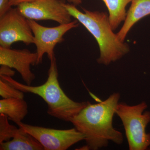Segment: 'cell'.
Instances as JSON below:
<instances>
[{"mask_svg": "<svg viewBox=\"0 0 150 150\" xmlns=\"http://www.w3.org/2000/svg\"><path fill=\"white\" fill-rule=\"evenodd\" d=\"M24 93L16 88L5 81L0 79V96L3 98H19L23 99Z\"/></svg>", "mask_w": 150, "mask_h": 150, "instance_id": "15", "label": "cell"}, {"mask_svg": "<svg viewBox=\"0 0 150 150\" xmlns=\"http://www.w3.org/2000/svg\"><path fill=\"white\" fill-rule=\"evenodd\" d=\"M1 150H43L42 145L35 138L19 127L12 139L0 144Z\"/></svg>", "mask_w": 150, "mask_h": 150, "instance_id": "11", "label": "cell"}, {"mask_svg": "<svg viewBox=\"0 0 150 150\" xmlns=\"http://www.w3.org/2000/svg\"><path fill=\"white\" fill-rule=\"evenodd\" d=\"M50 62L47 81L41 85L34 86L23 84L15 80L12 77L2 75H0V79L23 93H33L40 96L47 103V112L49 115L62 121L70 122L71 118L90 102H76L67 96L59 84L55 56Z\"/></svg>", "mask_w": 150, "mask_h": 150, "instance_id": "3", "label": "cell"}, {"mask_svg": "<svg viewBox=\"0 0 150 150\" xmlns=\"http://www.w3.org/2000/svg\"><path fill=\"white\" fill-rule=\"evenodd\" d=\"M150 15V0H131L126 18L121 29L117 33L119 40L124 42L131 28L145 17Z\"/></svg>", "mask_w": 150, "mask_h": 150, "instance_id": "10", "label": "cell"}, {"mask_svg": "<svg viewBox=\"0 0 150 150\" xmlns=\"http://www.w3.org/2000/svg\"><path fill=\"white\" fill-rule=\"evenodd\" d=\"M108 11V18L112 30H115L124 21L127 12L126 7L131 0H102Z\"/></svg>", "mask_w": 150, "mask_h": 150, "instance_id": "13", "label": "cell"}, {"mask_svg": "<svg viewBox=\"0 0 150 150\" xmlns=\"http://www.w3.org/2000/svg\"><path fill=\"white\" fill-rule=\"evenodd\" d=\"M64 3L62 0H35L22 3L17 8L28 19L52 20L59 24H67L72 21V16Z\"/></svg>", "mask_w": 150, "mask_h": 150, "instance_id": "8", "label": "cell"}, {"mask_svg": "<svg viewBox=\"0 0 150 150\" xmlns=\"http://www.w3.org/2000/svg\"><path fill=\"white\" fill-rule=\"evenodd\" d=\"M11 8L9 0H0V17L2 16Z\"/></svg>", "mask_w": 150, "mask_h": 150, "instance_id": "16", "label": "cell"}, {"mask_svg": "<svg viewBox=\"0 0 150 150\" xmlns=\"http://www.w3.org/2000/svg\"><path fill=\"white\" fill-rule=\"evenodd\" d=\"M34 35L28 19L17 8H11L0 17V46L11 48L13 43L22 42L28 46L34 43Z\"/></svg>", "mask_w": 150, "mask_h": 150, "instance_id": "7", "label": "cell"}, {"mask_svg": "<svg viewBox=\"0 0 150 150\" xmlns=\"http://www.w3.org/2000/svg\"><path fill=\"white\" fill-rule=\"evenodd\" d=\"M35 0H9L10 4L11 6H18L22 3L29 2L33 1Z\"/></svg>", "mask_w": 150, "mask_h": 150, "instance_id": "18", "label": "cell"}, {"mask_svg": "<svg viewBox=\"0 0 150 150\" xmlns=\"http://www.w3.org/2000/svg\"><path fill=\"white\" fill-rule=\"evenodd\" d=\"M8 120L6 115L0 114V144L13 139L18 131V128L10 124Z\"/></svg>", "mask_w": 150, "mask_h": 150, "instance_id": "14", "label": "cell"}, {"mask_svg": "<svg viewBox=\"0 0 150 150\" xmlns=\"http://www.w3.org/2000/svg\"><path fill=\"white\" fill-rule=\"evenodd\" d=\"M145 102L131 105L119 103L116 114L120 118L125 129L130 150H145L150 146V134L146 128L150 122V111Z\"/></svg>", "mask_w": 150, "mask_h": 150, "instance_id": "4", "label": "cell"}, {"mask_svg": "<svg viewBox=\"0 0 150 150\" xmlns=\"http://www.w3.org/2000/svg\"><path fill=\"white\" fill-rule=\"evenodd\" d=\"M16 124L35 138L44 150H66L85 139L84 135L75 128L59 130L32 126L22 122Z\"/></svg>", "mask_w": 150, "mask_h": 150, "instance_id": "5", "label": "cell"}, {"mask_svg": "<svg viewBox=\"0 0 150 150\" xmlns=\"http://www.w3.org/2000/svg\"><path fill=\"white\" fill-rule=\"evenodd\" d=\"M28 112V105L22 98H11L0 100V114L16 123L21 122Z\"/></svg>", "mask_w": 150, "mask_h": 150, "instance_id": "12", "label": "cell"}, {"mask_svg": "<svg viewBox=\"0 0 150 150\" xmlns=\"http://www.w3.org/2000/svg\"><path fill=\"white\" fill-rule=\"evenodd\" d=\"M64 6L72 17L81 23L96 40L100 53L97 60L98 64L107 66L129 53V45L119 40L114 33L106 13L85 8H83V13L73 4L64 2Z\"/></svg>", "mask_w": 150, "mask_h": 150, "instance_id": "2", "label": "cell"}, {"mask_svg": "<svg viewBox=\"0 0 150 150\" xmlns=\"http://www.w3.org/2000/svg\"><path fill=\"white\" fill-rule=\"evenodd\" d=\"M120 98V94L114 93L102 102L90 103L71 118L70 122L85 137L84 149L98 150L107 146L110 142L117 145L123 143V134L112 125Z\"/></svg>", "mask_w": 150, "mask_h": 150, "instance_id": "1", "label": "cell"}, {"mask_svg": "<svg viewBox=\"0 0 150 150\" xmlns=\"http://www.w3.org/2000/svg\"><path fill=\"white\" fill-rule=\"evenodd\" d=\"M28 23L34 35V44L36 47L38 59L36 65L41 63L44 54L49 60L55 56L54 49L58 43L64 41V35L70 30L79 25L77 20L67 24H60L54 27L43 26L35 20L28 19Z\"/></svg>", "mask_w": 150, "mask_h": 150, "instance_id": "6", "label": "cell"}, {"mask_svg": "<svg viewBox=\"0 0 150 150\" xmlns=\"http://www.w3.org/2000/svg\"><path fill=\"white\" fill-rule=\"evenodd\" d=\"M37 52L27 49H12L0 46V64L14 69L19 73L28 85H31L35 75L30 70V65H36Z\"/></svg>", "mask_w": 150, "mask_h": 150, "instance_id": "9", "label": "cell"}, {"mask_svg": "<svg viewBox=\"0 0 150 150\" xmlns=\"http://www.w3.org/2000/svg\"><path fill=\"white\" fill-rule=\"evenodd\" d=\"M68 1L70 3H72L73 4L76 6L80 4L82 2V0H68Z\"/></svg>", "mask_w": 150, "mask_h": 150, "instance_id": "19", "label": "cell"}, {"mask_svg": "<svg viewBox=\"0 0 150 150\" xmlns=\"http://www.w3.org/2000/svg\"><path fill=\"white\" fill-rule=\"evenodd\" d=\"M15 74V72L12 70L11 68L10 67L6 65H1L0 68V75L12 77L14 76Z\"/></svg>", "mask_w": 150, "mask_h": 150, "instance_id": "17", "label": "cell"}]
</instances>
